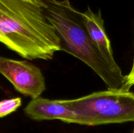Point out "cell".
Wrapping results in <instances>:
<instances>
[{"label":"cell","mask_w":134,"mask_h":133,"mask_svg":"<svg viewBox=\"0 0 134 133\" xmlns=\"http://www.w3.org/2000/svg\"><path fill=\"white\" fill-rule=\"evenodd\" d=\"M0 42L30 60H51L61 51L43 0H0Z\"/></svg>","instance_id":"obj_1"},{"label":"cell","mask_w":134,"mask_h":133,"mask_svg":"<svg viewBox=\"0 0 134 133\" xmlns=\"http://www.w3.org/2000/svg\"><path fill=\"white\" fill-rule=\"evenodd\" d=\"M48 22L55 27L60 50L79 59L105 83L108 89H120L125 76L115 73L92 43L84 24L82 13L69 0H43Z\"/></svg>","instance_id":"obj_2"},{"label":"cell","mask_w":134,"mask_h":133,"mask_svg":"<svg viewBox=\"0 0 134 133\" xmlns=\"http://www.w3.org/2000/svg\"><path fill=\"white\" fill-rule=\"evenodd\" d=\"M76 114L75 123L88 126L134 121V93L111 89L72 100H63Z\"/></svg>","instance_id":"obj_3"},{"label":"cell","mask_w":134,"mask_h":133,"mask_svg":"<svg viewBox=\"0 0 134 133\" xmlns=\"http://www.w3.org/2000/svg\"><path fill=\"white\" fill-rule=\"evenodd\" d=\"M0 73L16 91L32 99L39 97L47 88L41 69L29 61L0 56Z\"/></svg>","instance_id":"obj_4"},{"label":"cell","mask_w":134,"mask_h":133,"mask_svg":"<svg viewBox=\"0 0 134 133\" xmlns=\"http://www.w3.org/2000/svg\"><path fill=\"white\" fill-rule=\"evenodd\" d=\"M82 16L84 24L89 37L103 58L115 73L122 76L120 66L114 59L111 43L106 34L104 20L102 18L100 10L98 13H94L90 7H88L87 10L82 13Z\"/></svg>","instance_id":"obj_5"},{"label":"cell","mask_w":134,"mask_h":133,"mask_svg":"<svg viewBox=\"0 0 134 133\" xmlns=\"http://www.w3.org/2000/svg\"><path fill=\"white\" fill-rule=\"evenodd\" d=\"M24 113L35 121L60 120L68 123H75L77 116L67 108L63 100H50L42 97L34 99L25 107Z\"/></svg>","instance_id":"obj_6"},{"label":"cell","mask_w":134,"mask_h":133,"mask_svg":"<svg viewBox=\"0 0 134 133\" xmlns=\"http://www.w3.org/2000/svg\"><path fill=\"white\" fill-rule=\"evenodd\" d=\"M22 105V99L20 97L5 99L0 101V117H5L15 112Z\"/></svg>","instance_id":"obj_7"},{"label":"cell","mask_w":134,"mask_h":133,"mask_svg":"<svg viewBox=\"0 0 134 133\" xmlns=\"http://www.w3.org/2000/svg\"><path fill=\"white\" fill-rule=\"evenodd\" d=\"M134 85V59L132 69L128 75L125 76L124 83L120 89L124 91H130V89Z\"/></svg>","instance_id":"obj_8"},{"label":"cell","mask_w":134,"mask_h":133,"mask_svg":"<svg viewBox=\"0 0 134 133\" xmlns=\"http://www.w3.org/2000/svg\"><path fill=\"white\" fill-rule=\"evenodd\" d=\"M133 133H134V130H133Z\"/></svg>","instance_id":"obj_9"}]
</instances>
